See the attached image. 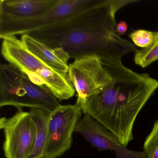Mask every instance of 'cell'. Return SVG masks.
Segmentation results:
<instances>
[{
    "label": "cell",
    "instance_id": "cell-1",
    "mask_svg": "<svg viewBox=\"0 0 158 158\" xmlns=\"http://www.w3.org/2000/svg\"><path fill=\"white\" fill-rule=\"evenodd\" d=\"M138 1L97 0L77 14L27 34L52 48H60L70 58L96 55L121 60L137 51L135 45L115 33L118 10ZM26 35V34H25Z\"/></svg>",
    "mask_w": 158,
    "mask_h": 158
},
{
    "label": "cell",
    "instance_id": "cell-2",
    "mask_svg": "<svg viewBox=\"0 0 158 158\" xmlns=\"http://www.w3.org/2000/svg\"><path fill=\"white\" fill-rule=\"evenodd\" d=\"M112 80L106 87L77 103L87 114L106 127L126 147L133 140L134 123L141 109L158 89V81L148 74L127 68L121 60L102 58Z\"/></svg>",
    "mask_w": 158,
    "mask_h": 158
},
{
    "label": "cell",
    "instance_id": "cell-3",
    "mask_svg": "<svg viewBox=\"0 0 158 158\" xmlns=\"http://www.w3.org/2000/svg\"><path fill=\"white\" fill-rule=\"evenodd\" d=\"M2 54L9 64L27 75L37 85L48 89L60 101L69 99L75 93L68 75L53 69L31 53L16 36H0Z\"/></svg>",
    "mask_w": 158,
    "mask_h": 158
},
{
    "label": "cell",
    "instance_id": "cell-4",
    "mask_svg": "<svg viewBox=\"0 0 158 158\" xmlns=\"http://www.w3.org/2000/svg\"><path fill=\"white\" fill-rule=\"evenodd\" d=\"M60 105L48 89L33 83L14 65L0 66V107L14 106L18 110L38 108L50 113Z\"/></svg>",
    "mask_w": 158,
    "mask_h": 158
},
{
    "label": "cell",
    "instance_id": "cell-5",
    "mask_svg": "<svg viewBox=\"0 0 158 158\" xmlns=\"http://www.w3.org/2000/svg\"><path fill=\"white\" fill-rule=\"evenodd\" d=\"M97 0H58L50 10L35 17L13 18L0 16V36L25 35L51 25L88 9Z\"/></svg>",
    "mask_w": 158,
    "mask_h": 158
},
{
    "label": "cell",
    "instance_id": "cell-6",
    "mask_svg": "<svg viewBox=\"0 0 158 158\" xmlns=\"http://www.w3.org/2000/svg\"><path fill=\"white\" fill-rule=\"evenodd\" d=\"M83 114L77 103L60 105L50 113L44 158H59L70 149L73 133Z\"/></svg>",
    "mask_w": 158,
    "mask_h": 158
},
{
    "label": "cell",
    "instance_id": "cell-7",
    "mask_svg": "<svg viewBox=\"0 0 158 158\" xmlns=\"http://www.w3.org/2000/svg\"><path fill=\"white\" fill-rule=\"evenodd\" d=\"M0 128L4 132L6 158H30L35 147L36 127L29 112L18 110L10 118H1Z\"/></svg>",
    "mask_w": 158,
    "mask_h": 158
},
{
    "label": "cell",
    "instance_id": "cell-8",
    "mask_svg": "<svg viewBox=\"0 0 158 158\" xmlns=\"http://www.w3.org/2000/svg\"><path fill=\"white\" fill-rule=\"evenodd\" d=\"M68 78L77 93V103L85 101L106 87L112 77L103 67L101 58L86 55L75 59L69 65Z\"/></svg>",
    "mask_w": 158,
    "mask_h": 158
},
{
    "label": "cell",
    "instance_id": "cell-9",
    "mask_svg": "<svg viewBox=\"0 0 158 158\" xmlns=\"http://www.w3.org/2000/svg\"><path fill=\"white\" fill-rule=\"evenodd\" d=\"M75 132L99 151H114L117 158H147L144 151L130 150L123 146L113 134L88 114H84L81 117Z\"/></svg>",
    "mask_w": 158,
    "mask_h": 158
},
{
    "label": "cell",
    "instance_id": "cell-10",
    "mask_svg": "<svg viewBox=\"0 0 158 158\" xmlns=\"http://www.w3.org/2000/svg\"><path fill=\"white\" fill-rule=\"evenodd\" d=\"M21 40L31 53L50 67L60 73H68L70 57L63 49L52 48L27 34L22 35Z\"/></svg>",
    "mask_w": 158,
    "mask_h": 158
},
{
    "label": "cell",
    "instance_id": "cell-11",
    "mask_svg": "<svg viewBox=\"0 0 158 158\" xmlns=\"http://www.w3.org/2000/svg\"><path fill=\"white\" fill-rule=\"evenodd\" d=\"M58 0H1L0 16L13 18L35 17L50 10Z\"/></svg>",
    "mask_w": 158,
    "mask_h": 158
},
{
    "label": "cell",
    "instance_id": "cell-12",
    "mask_svg": "<svg viewBox=\"0 0 158 158\" xmlns=\"http://www.w3.org/2000/svg\"><path fill=\"white\" fill-rule=\"evenodd\" d=\"M29 112L36 127L35 147L30 158H44L48 140V123L50 113L38 108H31Z\"/></svg>",
    "mask_w": 158,
    "mask_h": 158
},
{
    "label": "cell",
    "instance_id": "cell-13",
    "mask_svg": "<svg viewBox=\"0 0 158 158\" xmlns=\"http://www.w3.org/2000/svg\"><path fill=\"white\" fill-rule=\"evenodd\" d=\"M135 62L142 68L158 60V31L151 45L135 52Z\"/></svg>",
    "mask_w": 158,
    "mask_h": 158
},
{
    "label": "cell",
    "instance_id": "cell-14",
    "mask_svg": "<svg viewBox=\"0 0 158 158\" xmlns=\"http://www.w3.org/2000/svg\"><path fill=\"white\" fill-rule=\"evenodd\" d=\"M143 149L147 158H158V120L146 138Z\"/></svg>",
    "mask_w": 158,
    "mask_h": 158
},
{
    "label": "cell",
    "instance_id": "cell-15",
    "mask_svg": "<svg viewBox=\"0 0 158 158\" xmlns=\"http://www.w3.org/2000/svg\"><path fill=\"white\" fill-rule=\"evenodd\" d=\"M156 35L157 32L139 29L131 33L129 37L135 45L145 48L151 45Z\"/></svg>",
    "mask_w": 158,
    "mask_h": 158
},
{
    "label": "cell",
    "instance_id": "cell-16",
    "mask_svg": "<svg viewBox=\"0 0 158 158\" xmlns=\"http://www.w3.org/2000/svg\"><path fill=\"white\" fill-rule=\"evenodd\" d=\"M128 25L124 21H121L116 25L115 33L119 36L123 35L127 31Z\"/></svg>",
    "mask_w": 158,
    "mask_h": 158
}]
</instances>
